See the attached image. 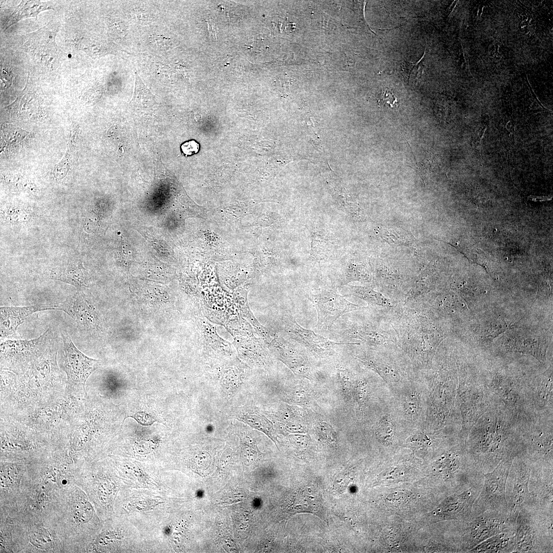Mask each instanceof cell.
I'll use <instances>...</instances> for the list:
<instances>
[{"mask_svg": "<svg viewBox=\"0 0 553 553\" xmlns=\"http://www.w3.org/2000/svg\"><path fill=\"white\" fill-rule=\"evenodd\" d=\"M290 441L299 449L306 448L309 442V438L307 436L302 434L291 435L289 437Z\"/></svg>", "mask_w": 553, "mask_h": 553, "instance_id": "cell-27", "label": "cell"}, {"mask_svg": "<svg viewBox=\"0 0 553 553\" xmlns=\"http://www.w3.org/2000/svg\"><path fill=\"white\" fill-rule=\"evenodd\" d=\"M514 459L513 456L506 457L501 460L492 471L483 474L484 483L473 504L472 518L487 511L509 513L506 488Z\"/></svg>", "mask_w": 553, "mask_h": 553, "instance_id": "cell-2", "label": "cell"}, {"mask_svg": "<svg viewBox=\"0 0 553 553\" xmlns=\"http://www.w3.org/2000/svg\"><path fill=\"white\" fill-rule=\"evenodd\" d=\"M52 278L78 288L86 284L85 270L80 264H72L65 267L55 268Z\"/></svg>", "mask_w": 553, "mask_h": 553, "instance_id": "cell-16", "label": "cell"}, {"mask_svg": "<svg viewBox=\"0 0 553 553\" xmlns=\"http://www.w3.org/2000/svg\"><path fill=\"white\" fill-rule=\"evenodd\" d=\"M311 390L305 384H299L294 387L290 394L291 401L301 407L309 406L312 401Z\"/></svg>", "mask_w": 553, "mask_h": 553, "instance_id": "cell-20", "label": "cell"}, {"mask_svg": "<svg viewBox=\"0 0 553 553\" xmlns=\"http://www.w3.org/2000/svg\"><path fill=\"white\" fill-rule=\"evenodd\" d=\"M181 148L185 155H192L198 153L199 150V144L195 140H192L183 143Z\"/></svg>", "mask_w": 553, "mask_h": 553, "instance_id": "cell-28", "label": "cell"}, {"mask_svg": "<svg viewBox=\"0 0 553 553\" xmlns=\"http://www.w3.org/2000/svg\"><path fill=\"white\" fill-rule=\"evenodd\" d=\"M244 421L251 426L265 433L275 443L276 440L273 431L272 423L264 417L256 415L244 416Z\"/></svg>", "mask_w": 553, "mask_h": 553, "instance_id": "cell-22", "label": "cell"}, {"mask_svg": "<svg viewBox=\"0 0 553 553\" xmlns=\"http://www.w3.org/2000/svg\"><path fill=\"white\" fill-rule=\"evenodd\" d=\"M307 297L317 311V322L315 328L318 331L328 330L341 315L358 308L345 299L333 287H322L320 293L308 294Z\"/></svg>", "mask_w": 553, "mask_h": 553, "instance_id": "cell-4", "label": "cell"}, {"mask_svg": "<svg viewBox=\"0 0 553 553\" xmlns=\"http://www.w3.org/2000/svg\"><path fill=\"white\" fill-rule=\"evenodd\" d=\"M467 521L463 541L469 551L484 540L516 526L509 513L495 511H485Z\"/></svg>", "mask_w": 553, "mask_h": 553, "instance_id": "cell-3", "label": "cell"}, {"mask_svg": "<svg viewBox=\"0 0 553 553\" xmlns=\"http://www.w3.org/2000/svg\"><path fill=\"white\" fill-rule=\"evenodd\" d=\"M516 527L497 534L480 543L470 552H512L516 544Z\"/></svg>", "mask_w": 553, "mask_h": 553, "instance_id": "cell-14", "label": "cell"}, {"mask_svg": "<svg viewBox=\"0 0 553 553\" xmlns=\"http://www.w3.org/2000/svg\"><path fill=\"white\" fill-rule=\"evenodd\" d=\"M154 96L145 86L137 71L135 72V86L131 105L133 108L147 110L154 104Z\"/></svg>", "mask_w": 553, "mask_h": 553, "instance_id": "cell-18", "label": "cell"}, {"mask_svg": "<svg viewBox=\"0 0 553 553\" xmlns=\"http://www.w3.org/2000/svg\"><path fill=\"white\" fill-rule=\"evenodd\" d=\"M315 430L319 438L322 440L332 444L336 442V434L332 427L324 421H317L315 423Z\"/></svg>", "mask_w": 553, "mask_h": 553, "instance_id": "cell-23", "label": "cell"}, {"mask_svg": "<svg viewBox=\"0 0 553 553\" xmlns=\"http://www.w3.org/2000/svg\"><path fill=\"white\" fill-rule=\"evenodd\" d=\"M48 310H60V305L42 304L24 307H1V339L14 335L17 328L34 313Z\"/></svg>", "mask_w": 553, "mask_h": 553, "instance_id": "cell-9", "label": "cell"}, {"mask_svg": "<svg viewBox=\"0 0 553 553\" xmlns=\"http://www.w3.org/2000/svg\"><path fill=\"white\" fill-rule=\"evenodd\" d=\"M60 334L63 368L68 379L72 383L84 388L89 376L98 367L99 360L86 356L78 350L66 330L60 329Z\"/></svg>", "mask_w": 553, "mask_h": 553, "instance_id": "cell-5", "label": "cell"}, {"mask_svg": "<svg viewBox=\"0 0 553 553\" xmlns=\"http://www.w3.org/2000/svg\"><path fill=\"white\" fill-rule=\"evenodd\" d=\"M151 47L159 51H166L172 47L170 38L162 35H154L149 39Z\"/></svg>", "mask_w": 553, "mask_h": 553, "instance_id": "cell-24", "label": "cell"}, {"mask_svg": "<svg viewBox=\"0 0 553 553\" xmlns=\"http://www.w3.org/2000/svg\"><path fill=\"white\" fill-rule=\"evenodd\" d=\"M59 305L60 311L70 316L81 327L89 329L97 323L94 307L82 292H77Z\"/></svg>", "mask_w": 553, "mask_h": 553, "instance_id": "cell-11", "label": "cell"}, {"mask_svg": "<svg viewBox=\"0 0 553 553\" xmlns=\"http://www.w3.org/2000/svg\"><path fill=\"white\" fill-rule=\"evenodd\" d=\"M284 330L292 338L306 348L315 357L325 358L335 353V346L352 344L338 343L332 341L313 331L301 326L289 314L283 317Z\"/></svg>", "mask_w": 553, "mask_h": 553, "instance_id": "cell-6", "label": "cell"}, {"mask_svg": "<svg viewBox=\"0 0 553 553\" xmlns=\"http://www.w3.org/2000/svg\"><path fill=\"white\" fill-rule=\"evenodd\" d=\"M271 345L277 352L279 359L294 374L306 377L309 375L311 365L307 357L299 348L281 338L274 339Z\"/></svg>", "mask_w": 553, "mask_h": 553, "instance_id": "cell-12", "label": "cell"}, {"mask_svg": "<svg viewBox=\"0 0 553 553\" xmlns=\"http://www.w3.org/2000/svg\"><path fill=\"white\" fill-rule=\"evenodd\" d=\"M516 538L513 552H542V543L539 523L530 511L525 507L516 519Z\"/></svg>", "mask_w": 553, "mask_h": 553, "instance_id": "cell-8", "label": "cell"}, {"mask_svg": "<svg viewBox=\"0 0 553 553\" xmlns=\"http://www.w3.org/2000/svg\"><path fill=\"white\" fill-rule=\"evenodd\" d=\"M380 98L381 102L391 108H394L397 105L398 101L395 95L389 90L382 91L380 94Z\"/></svg>", "mask_w": 553, "mask_h": 553, "instance_id": "cell-26", "label": "cell"}, {"mask_svg": "<svg viewBox=\"0 0 553 553\" xmlns=\"http://www.w3.org/2000/svg\"><path fill=\"white\" fill-rule=\"evenodd\" d=\"M311 258L316 261L327 259L329 256L328 240L315 234L312 235Z\"/></svg>", "mask_w": 553, "mask_h": 553, "instance_id": "cell-21", "label": "cell"}, {"mask_svg": "<svg viewBox=\"0 0 553 553\" xmlns=\"http://www.w3.org/2000/svg\"><path fill=\"white\" fill-rule=\"evenodd\" d=\"M480 492L472 486L459 495L449 497L441 503L437 514L443 518L470 519L473 504Z\"/></svg>", "mask_w": 553, "mask_h": 553, "instance_id": "cell-10", "label": "cell"}, {"mask_svg": "<svg viewBox=\"0 0 553 553\" xmlns=\"http://www.w3.org/2000/svg\"><path fill=\"white\" fill-rule=\"evenodd\" d=\"M531 471L523 461L517 459L515 463L512 462L509 471L511 490L507 501L509 516L515 521L518 513L531 498L528 489Z\"/></svg>", "mask_w": 553, "mask_h": 553, "instance_id": "cell-7", "label": "cell"}, {"mask_svg": "<svg viewBox=\"0 0 553 553\" xmlns=\"http://www.w3.org/2000/svg\"><path fill=\"white\" fill-rule=\"evenodd\" d=\"M371 387L364 378H356L353 387V401L356 403L358 416H364L370 398Z\"/></svg>", "mask_w": 553, "mask_h": 553, "instance_id": "cell-17", "label": "cell"}, {"mask_svg": "<svg viewBox=\"0 0 553 553\" xmlns=\"http://www.w3.org/2000/svg\"><path fill=\"white\" fill-rule=\"evenodd\" d=\"M337 377L344 399L348 402L351 401L356 378L348 369L341 367L337 369Z\"/></svg>", "mask_w": 553, "mask_h": 553, "instance_id": "cell-19", "label": "cell"}, {"mask_svg": "<svg viewBox=\"0 0 553 553\" xmlns=\"http://www.w3.org/2000/svg\"><path fill=\"white\" fill-rule=\"evenodd\" d=\"M372 428L377 440L385 446L393 444L397 434L402 431L390 402L380 412Z\"/></svg>", "mask_w": 553, "mask_h": 553, "instance_id": "cell-13", "label": "cell"}, {"mask_svg": "<svg viewBox=\"0 0 553 553\" xmlns=\"http://www.w3.org/2000/svg\"><path fill=\"white\" fill-rule=\"evenodd\" d=\"M460 465L459 456L454 452H448L439 456L432 464L435 475L442 479L451 477Z\"/></svg>", "mask_w": 553, "mask_h": 553, "instance_id": "cell-15", "label": "cell"}, {"mask_svg": "<svg viewBox=\"0 0 553 553\" xmlns=\"http://www.w3.org/2000/svg\"><path fill=\"white\" fill-rule=\"evenodd\" d=\"M425 53L426 50H424L423 56L417 62H413L406 61L403 63L402 65V74L406 78L407 80H410L413 70H415L416 71L419 70V67L421 64L420 62L422 61L424 57Z\"/></svg>", "mask_w": 553, "mask_h": 553, "instance_id": "cell-25", "label": "cell"}, {"mask_svg": "<svg viewBox=\"0 0 553 553\" xmlns=\"http://www.w3.org/2000/svg\"><path fill=\"white\" fill-rule=\"evenodd\" d=\"M390 404L402 429L410 433L423 427L427 415V383L406 380L389 388Z\"/></svg>", "mask_w": 553, "mask_h": 553, "instance_id": "cell-1", "label": "cell"}]
</instances>
